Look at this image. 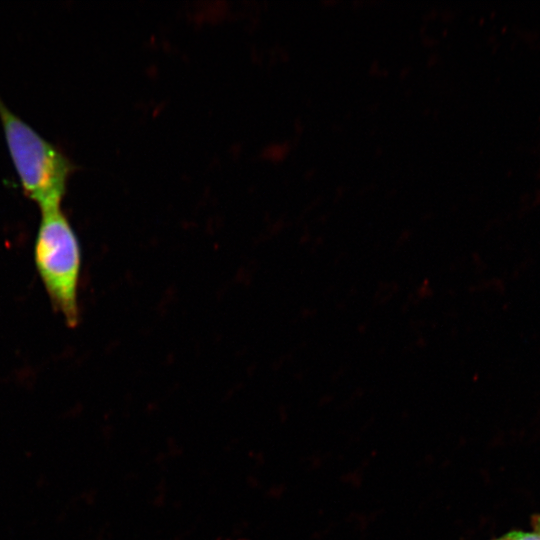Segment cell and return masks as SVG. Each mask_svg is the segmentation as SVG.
Here are the masks:
<instances>
[{
	"instance_id": "cell-1",
	"label": "cell",
	"mask_w": 540,
	"mask_h": 540,
	"mask_svg": "<svg viewBox=\"0 0 540 540\" xmlns=\"http://www.w3.org/2000/svg\"><path fill=\"white\" fill-rule=\"evenodd\" d=\"M0 119L24 193L41 211L61 207L74 170L70 159L14 114L0 98Z\"/></svg>"
},
{
	"instance_id": "cell-3",
	"label": "cell",
	"mask_w": 540,
	"mask_h": 540,
	"mask_svg": "<svg viewBox=\"0 0 540 540\" xmlns=\"http://www.w3.org/2000/svg\"><path fill=\"white\" fill-rule=\"evenodd\" d=\"M504 540H540V514L531 519V530H511L503 535Z\"/></svg>"
},
{
	"instance_id": "cell-2",
	"label": "cell",
	"mask_w": 540,
	"mask_h": 540,
	"mask_svg": "<svg viewBox=\"0 0 540 540\" xmlns=\"http://www.w3.org/2000/svg\"><path fill=\"white\" fill-rule=\"evenodd\" d=\"M34 260L49 299L68 326L79 320L81 254L78 238L61 208L41 211Z\"/></svg>"
}]
</instances>
